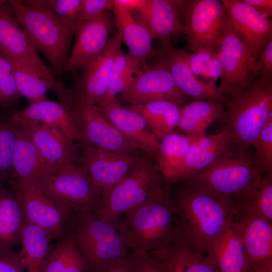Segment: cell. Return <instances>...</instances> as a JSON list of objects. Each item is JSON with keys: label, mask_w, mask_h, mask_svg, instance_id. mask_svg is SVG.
I'll list each match as a JSON object with an SVG mask.
<instances>
[{"label": "cell", "mask_w": 272, "mask_h": 272, "mask_svg": "<svg viewBox=\"0 0 272 272\" xmlns=\"http://www.w3.org/2000/svg\"><path fill=\"white\" fill-rule=\"evenodd\" d=\"M9 60L20 97L26 99L29 104L47 99L48 91L52 90V85L34 68L18 61Z\"/></svg>", "instance_id": "e575fe53"}, {"label": "cell", "mask_w": 272, "mask_h": 272, "mask_svg": "<svg viewBox=\"0 0 272 272\" xmlns=\"http://www.w3.org/2000/svg\"><path fill=\"white\" fill-rule=\"evenodd\" d=\"M216 53L217 52L206 50H200L193 53L188 52V60L189 66L196 76L202 75L203 70Z\"/></svg>", "instance_id": "f6af8a7d"}, {"label": "cell", "mask_w": 272, "mask_h": 272, "mask_svg": "<svg viewBox=\"0 0 272 272\" xmlns=\"http://www.w3.org/2000/svg\"><path fill=\"white\" fill-rule=\"evenodd\" d=\"M156 262L164 272H218L212 259L185 244L172 245L158 251Z\"/></svg>", "instance_id": "f546056e"}, {"label": "cell", "mask_w": 272, "mask_h": 272, "mask_svg": "<svg viewBox=\"0 0 272 272\" xmlns=\"http://www.w3.org/2000/svg\"><path fill=\"white\" fill-rule=\"evenodd\" d=\"M253 73L256 77L272 79V39L266 44L255 62Z\"/></svg>", "instance_id": "ee69618b"}, {"label": "cell", "mask_w": 272, "mask_h": 272, "mask_svg": "<svg viewBox=\"0 0 272 272\" xmlns=\"http://www.w3.org/2000/svg\"><path fill=\"white\" fill-rule=\"evenodd\" d=\"M117 230L133 254H147L172 245L185 244L171 190L124 214Z\"/></svg>", "instance_id": "7a4b0ae2"}, {"label": "cell", "mask_w": 272, "mask_h": 272, "mask_svg": "<svg viewBox=\"0 0 272 272\" xmlns=\"http://www.w3.org/2000/svg\"><path fill=\"white\" fill-rule=\"evenodd\" d=\"M144 118L149 129L159 140L177 128L180 107L166 101H156L129 105Z\"/></svg>", "instance_id": "d6a6232c"}, {"label": "cell", "mask_w": 272, "mask_h": 272, "mask_svg": "<svg viewBox=\"0 0 272 272\" xmlns=\"http://www.w3.org/2000/svg\"><path fill=\"white\" fill-rule=\"evenodd\" d=\"M80 253L73 242L65 237L50 250L42 266L41 272H84Z\"/></svg>", "instance_id": "74e56055"}, {"label": "cell", "mask_w": 272, "mask_h": 272, "mask_svg": "<svg viewBox=\"0 0 272 272\" xmlns=\"http://www.w3.org/2000/svg\"><path fill=\"white\" fill-rule=\"evenodd\" d=\"M111 12L107 11L79 24L63 74L77 70H85L102 52L115 26Z\"/></svg>", "instance_id": "9a60e30c"}, {"label": "cell", "mask_w": 272, "mask_h": 272, "mask_svg": "<svg viewBox=\"0 0 272 272\" xmlns=\"http://www.w3.org/2000/svg\"><path fill=\"white\" fill-rule=\"evenodd\" d=\"M227 20L257 60L272 39L271 19L260 14L243 0H222Z\"/></svg>", "instance_id": "d6986e66"}, {"label": "cell", "mask_w": 272, "mask_h": 272, "mask_svg": "<svg viewBox=\"0 0 272 272\" xmlns=\"http://www.w3.org/2000/svg\"><path fill=\"white\" fill-rule=\"evenodd\" d=\"M101 272H136V262L132 253L116 259L107 264Z\"/></svg>", "instance_id": "bcb514c9"}, {"label": "cell", "mask_w": 272, "mask_h": 272, "mask_svg": "<svg viewBox=\"0 0 272 272\" xmlns=\"http://www.w3.org/2000/svg\"><path fill=\"white\" fill-rule=\"evenodd\" d=\"M217 53L222 65L218 87L226 98L238 94L258 78L253 73L256 60L228 20Z\"/></svg>", "instance_id": "8fae6325"}, {"label": "cell", "mask_w": 272, "mask_h": 272, "mask_svg": "<svg viewBox=\"0 0 272 272\" xmlns=\"http://www.w3.org/2000/svg\"><path fill=\"white\" fill-rule=\"evenodd\" d=\"M25 218L21 207L11 191L0 190V253L12 252L19 241Z\"/></svg>", "instance_id": "836d02e7"}, {"label": "cell", "mask_w": 272, "mask_h": 272, "mask_svg": "<svg viewBox=\"0 0 272 272\" xmlns=\"http://www.w3.org/2000/svg\"><path fill=\"white\" fill-rule=\"evenodd\" d=\"M103 115L124 136L147 154L155 156L159 140L152 133L143 117L124 106L117 98L97 106Z\"/></svg>", "instance_id": "7402d4cb"}, {"label": "cell", "mask_w": 272, "mask_h": 272, "mask_svg": "<svg viewBox=\"0 0 272 272\" xmlns=\"http://www.w3.org/2000/svg\"><path fill=\"white\" fill-rule=\"evenodd\" d=\"M182 12L187 49L217 52L227 23L222 1H184Z\"/></svg>", "instance_id": "30bf717a"}, {"label": "cell", "mask_w": 272, "mask_h": 272, "mask_svg": "<svg viewBox=\"0 0 272 272\" xmlns=\"http://www.w3.org/2000/svg\"><path fill=\"white\" fill-rule=\"evenodd\" d=\"M53 174L80 161V145L59 129L39 122L20 124Z\"/></svg>", "instance_id": "ac0fdd59"}, {"label": "cell", "mask_w": 272, "mask_h": 272, "mask_svg": "<svg viewBox=\"0 0 272 272\" xmlns=\"http://www.w3.org/2000/svg\"><path fill=\"white\" fill-rule=\"evenodd\" d=\"M232 214L233 211L224 230L212 244L207 254L213 261L218 272L243 271L244 248Z\"/></svg>", "instance_id": "83f0119b"}, {"label": "cell", "mask_w": 272, "mask_h": 272, "mask_svg": "<svg viewBox=\"0 0 272 272\" xmlns=\"http://www.w3.org/2000/svg\"><path fill=\"white\" fill-rule=\"evenodd\" d=\"M66 225V237L79 250L84 272H101L111 261L130 253L118 230L92 212H74Z\"/></svg>", "instance_id": "5b68a950"}, {"label": "cell", "mask_w": 272, "mask_h": 272, "mask_svg": "<svg viewBox=\"0 0 272 272\" xmlns=\"http://www.w3.org/2000/svg\"><path fill=\"white\" fill-rule=\"evenodd\" d=\"M20 97L11 64L0 52V107L17 103Z\"/></svg>", "instance_id": "ab89813d"}, {"label": "cell", "mask_w": 272, "mask_h": 272, "mask_svg": "<svg viewBox=\"0 0 272 272\" xmlns=\"http://www.w3.org/2000/svg\"><path fill=\"white\" fill-rule=\"evenodd\" d=\"M38 51L14 17L7 1L0 3V52L7 59L27 64L37 70L52 86L54 79L38 54Z\"/></svg>", "instance_id": "2e32d148"}, {"label": "cell", "mask_w": 272, "mask_h": 272, "mask_svg": "<svg viewBox=\"0 0 272 272\" xmlns=\"http://www.w3.org/2000/svg\"><path fill=\"white\" fill-rule=\"evenodd\" d=\"M232 197L233 200L254 209L272 221V173L264 174Z\"/></svg>", "instance_id": "8d00e7d4"}, {"label": "cell", "mask_w": 272, "mask_h": 272, "mask_svg": "<svg viewBox=\"0 0 272 272\" xmlns=\"http://www.w3.org/2000/svg\"><path fill=\"white\" fill-rule=\"evenodd\" d=\"M81 147L80 162L101 191L102 197L127 175L141 158L137 154L111 152L88 146Z\"/></svg>", "instance_id": "e0dca14e"}, {"label": "cell", "mask_w": 272, "mask_h": 272, "mask_svg": "<svg viewBox=\"0 0 272 272\" xmlns=\"http://www.w3.org/2000/svg\"><path fill=\"white\" fill-rule=\"evenodd\" d=\"M235 143L232 132L226 126L218 133L196 139L190 146L172 187L210 165Z\"/></svg>", "instance_id": "cb8c5ba5"}, {"label": "cell", "mask_w": 272, "mask_h": 272, "mask_svg": "<svg viewBox=\"0 0 272 272\" xmlns=\"http://www.w3.org/2000/svg\"><path fill=\"white\" fill-rule=\"evenodd\" d=\"M118 35L110 37L98 57L85 70L75 87L70 88L78 99L98 106L105 97L112 66L121 50Z\"/></svg>", "instance_id": "ffe728a7"}, {"label": "cell", "mask_w": 272, "mask_h": 272, "mask_svg": "<svg viewBox=\"0 0 272 272\" xmlns=\"http://www.w3.org/2000/svg\"><path fill=\"white\" fill-rule=\"evenodd\" d=\"M264 174L249 149L235 143L210 165L180 182L232 197Z\"/></svg>", "instance_id": "52a82bcc"}, {"label": "cell", "mask_w": 272, "mask_h": 272, "mask_svg": "<svg viewBox=\"0 0 272 272\" xmlns=\"http://www.w3.org/2000/svg\"><path fill=\"white\" fill-rule=\"evenodd\" d=\"M39 189L70 214L93 212L102 198L101 191L80 161L53 173Z\"/></svg>", "instance_id": "ba28073f"}, {"label": "cell", "mask_w": 272, "mask_h": 272, "mask_svg": "<svg viewBox=\"0 0 272 272\" xmlns=\"http://www.w3.org/2000/svg\"><path fill=\"white\" fill-rule=\"evenodd\" d=\"M133 255L135 259L136 272H164L147 254Z\"/></svg>", "instance_id": "c3c4849f"}, {"label": "cell", "mask_w": 272, "mask_h": 272, "mask_svg": "<svg viewBox=\"0 0 272 272\" xmlns=\"http://www.w3.org/2000/svg\"><path fill=\"white\" fill-rule=\"evenodd\" d=\"M171 200L183 235L190 249L207 255L226 227L234 202L231 196L181 182Z\"/></svg>", "instance_id": "6da1fadb"}, {"label": "cell", "mask_w": 272, "mask_h": 272, "mask_svg": "<svg viewBox=\"0 0 272 272\" xmlns=\"http://www.w3.org/2000/svg\"><path fill=\"white\" fill-rule=\"evenodd\" d=\"M234 202L233 220L245 251L243 272H248L260 262L272 258V221L254 209Z\"/></svg>", "instance_id": "4fadbf2b"}, {"label": "cell", "mask_w": 272, "mask_h": 272, "mask_svg": "<svg viewBox=\"0 0 272 272\" xmlns=\"http://www.w3.org/2000/svg\"><path fill=\"white\" fill-rule=\"evenodd\" d=\"M14 112L0 113V178L11 175L12 158L19 124L13 119Z\"/></svg>", "instance_id": "f35d334b"}, {"label": "cell", "mask_w": 272, "mask_h": 272, "mask_svg": "<svg viewBox=\"0 0 272 272\" xmlns=\"http://www.w3.org/2000/svg\"><path fill=\"white\" fill-rule=\"evenodd\" d=\"M221 120L232 132L236 145L249 149L272 118V79L259 77L236 95L226 98Z\"/></svg>", "instance_id": "8992f818"}, {"label": "cell", "mask_w": 272, "mask_h": 272, "mask_svg": "<svg viewBox=\"0 0 272 272\" xmlns=\"http://www.w3.org/2000/svg\"><path fill=\"white\" fill-rule=\"evenodd\" d=\"M148 156L141 157L130 172L102 196L92 212L97 217L117 229L124 214L170 191Z\"/></svg>", "instance_id": "277c9868"}, {"label": "cell", "mask_w": 272, "mask_h": 272, "mask_svg": "<svg viewBox=\"0 0 272 272\" xmlns=\"http://www.w3.org/2000/svg\"><path fill=\"white\" fill-rule=\"evenodd\" d=\"M243 1L251 6L261 15L267 18H271V0H243Z\"/></svg>", "instance_id": "f907efd6"}, {"label": "cell", "mask_w": 272, "mask_h": 272, "mask_svg": "<svg viewBox=\"0 0 272 272\" xmlns=\"http://www.w3.org/2000/svg\"><path fill=\"white\" fill-rule=\"evenodd\" d=\"M67 108L76 118L80 145L119 153L137 154L143 151L112 124L97 106L78 99L72 92Z\"/></svg>", "instance_id": "9c48e42d"}, {"label": "cell", "mask_w": 272, "mask_h": 272, "mask_svg": "<svg viewBox=\"0 0 272 272\" xmlns=\"http://www.w3.org/2000/svg\"><path fill=\"white\" fill-rule=\"evenodd\" d=\"M48 233L40 227L24 220L19 242L22 263L27 272H41L44 260L50 251Z\"/></svg>", "instance_id": "1f68e13d"}, {"label": "cell", "mask_w": 272, "mask_h": 272, "mask_svg": "<svg viewBox=\"0 0 272 272\" xmlns=\"http://www.w3.org/2000/svg\"><path fill=\"white\" fill-rule=\"evenodd\" d=\"M248 272H250V271H248Z\"/></svg>", "instance_id": "11a10c76"}, {"label": "cell", "mask_w": 272, "mask_h": 272, "mask_svg": "<svg viewBox=\"0 0 272 272\" xmlns=\"http://www.w3.org/2000/svg\"><path fill=\"white\" fill-rule=\"evenodd\" d=\"M15 123L39 122L56 128L75 141H79L77 122L72 111L65 106L48 99L41 100L13 113Z\"/></svg>", "instance_id": "484cf974"}, {"label": "cell", "mask_w": 272, "mask_h": 272, "mask_svg": "<svg viewBox=\"0 0 272 272\" xmlns=\"http://www.w3.org/2000/svg\"><path fill=\"white\" fill-rule=\"evenodd\" d=\"M11 192L19 202L25 220L46 231L51 238L65 234L72 216L39 188L11 181Z\"/></svg>", "instance_id": "5bb4252c"}, {"label": "cell", "mask_w": 272, "mask_h": 272, "mask_svg": "<svg viewBox=\"0 0 272 272\" xmlns=\"http://www.w3.org/2000/svg\"><path fill=\"white\" fill-rule=\"evenodd\" d=\"M224 109V104L219 101L193 100L180 108L177 128L188 137H201L206 134L212 123L221 119Z\"/></svg>", "instance_id": "f1b7e54d"}, {"label": "cell", "mask_w": 272, "mask_h": 272, "mask_svg": "<svg viewBox=\"0 0 272 272\" xmlns=\"http://www.w3.org/2000/svg\"><path fill=\"white\" fill-rule=\"evenodd\" d=\"M183 4L184 1L146 0L144 7L133 13L146 25L152 39L163 44L173 36L185 34L180 17Z\"/></svg>", "instance_id": "603a6c76"}, {"label": "cell", "mask_w": 272, "mask_h": 272, "mask_svg": "<svg viewBox=\"0 0 272 272\" xmlns=\"http://www.w3.org/2000/svg\"><path fill=\"white\" fill-rule=\"evenodd\" d=\"M8 3L32 44L60 77L68 60L71 42L80 23H69L49 8L25 1L11 0Z\"/></svg>", "instance_id": "3957f363"}, {"label": "cell", "mask_w": 272, "mask_h": 272, "mask_svg": "<svg viewBox=\"0 0 272 272\" xmlns=\"http://www.w3.org/2000/svg\"><path fill=\"white\" fill-rule=\"evenodd\" d=\"M114 5L125 10L131 12L142 9L146 0H114Z\"/></svg>", "instance_id": "816d5d0a"}, {"label": "cell", "mask_w": 272, "mask_h": 272, "mask_svg": "<svg viewBox=\"0 0 272 272\" xmlns=\"http://www.w3.org/2000/svg\"><path fill=\"white\" fill-rule=\"evenodd\" d=\"M141 67L138 59L121 50L114 61L107 92L101 104L116 98L126 90L141 72Z\"/></svg>", "instance_id": "d590c367"}, {"label": "cell", "mask_w": 272, "mask_h": 272, "mask_svg": "<svg viewBox=\"0 0 272 272\" xmlns=\"http://www.w3.org/2000/svg\"><path fill=\"white\" fill-rule=\"evenodd\" d=\"M134 81L116 98L121 103L129 105L145 104L156 101H166L180 107L188 98L179 89L169 69L166 57L155 65L147 64Z\"/></svg>", "instance_id": "7c38bea8"}, {"label": "cell", "mask_w": 272, "mask_h": 272, "mask_svg": "<svg viewBox=\"0 0 272 272\" xmlns=\"http://www.w3.org/2000/svg\"><path fill=\"white\" fill-rule=\"evenodd\" d=\"M114 0H82L81 22L93 19L107 11L112 10Z\"/></svg>", "instance_id": "7bdbcfd3"}, {"label": "cell", "mask_w": 272, "mask_h": 272, "mask_svg": "<svg viewBox=\"0 0 272 272\" xmlns=\"http://www.w3.org/2000/svg\"><path fill=\"white\" fill-rule=\"evenodd\" d=\"M24 269L20 254L0 253V272H24Z\"/></svg>", "instance_id": "7dc6e473"}, {"label": "cell", "mask_w": 272, "mask_h": 272, "mask_svg": "<svg viewBox=\"0 0 272 272\" xmlns=\"http://www.w3.org/2000/svg\"><path fill=\"white\" fill-rule=\"evenodd\" d=\"M30 4L49 8L62 20L73 24L81 22L82 0H31Z\"/></svg>", "instance_id": "60d3db41"}, {"label": "cell", "mask_w": 272, "mask_h": 272, "mask_svg": "<svg viewBox=\"0 0 272 272\" xmlns=\"http://www.w3.org/2000/svg\"><path fill=\"white\" fill-rule=\"evenodd\" d=\"M163 45L170 72L177 87L188 98L224 104L226 97L214 81H203L193 73L188 63V52L175 48L171 41Z\"/></svg>", "instance_id": "44dd1931"}, {"label": "cell", "mask_w": 272, "mask_h": 272, "mask_svg": "<svg viewBox=\"0 0 272 272\" xmlns=\"http://www.w3.org/2000/svg\"><path fill=\"white\" fill-rule=\"evenodd\" d=\"M251 146L255 148L254 156L264 173H272V118L268 121Z\"/></svg>", "instance_id": "b9f144b4"}, {"label": "cell", "mask_w": 272, "mask_h": 272, "mask_svg": "<svg viewBox=\"0 0 272 272\" xmlns=\"http://www.w3.org/2000/svg\"><path fill=\"white\" fill-rule=\"evenodd\" d=\"M250 272H272V258L265 260L254 266Z\"/></svg>", "instance_id": "f5cc1de1"}, {"label": "cell", "mask_w": 272, "mask_h": 272, "mask_svg": "<svg viewBox=\"0 0 272 272\" xmlns=\"http://www.w3.org/2000/svg\"><path fill=\"white\" fill-rule=\"evenodd\" d=\"M196 139L173 132L159 140L155 156L156 165L170 189L190 146Z\"/></svg>", "instance_id": "4dcf8cb0"}, {"label": "cell", "mask_w": 272, "mask_h": 272, "mask_svg": "<svg viewBox=\"0 0 272 272\" xmlns=\"http://www.w3.org/2000/svg\"><path fill=\"white\" fill-rule=\"evenodd\" d=\"M222 74V65L218 53H216L211 60L203 70L202 75L204 77L212 79L215 81L221 77Z\"/></svg>", "instance_id": "681fc988"}, {"label": "cell", "mask_w": 272, "mask_h": 272, "mask_svg": "<svg viewBox=\"0 0 272 272\" xmlns=\"http://www.w3.org/2000/svg\"><path fill=\"white\" fill-rule=\"evenodd\" d=\"M1 188H2L0 187V190H1Z\"/></svg>", "instance_id": "db71d44e"}, {"label": "cell", "mask_w": 272, "mask_h": 272, "mask_svg": "<svg viewBox=\"0 0 272 272\" xmlns=\"http://www.w3.org/2000/svg\"><path fill=\"white\" fill-rule=\"evenodd\" d=\"M115 25L122 43L129 50V53L138 59L141 66L146 61L159 53L152 46V38L144 23L133 12L114 5L112 10Z\"/></svg>", "instance_id": "4316f807"}, {"label": "cell", "mask_w": 272, "mask_h": 272, "mask_svg": "<svg viewBox=\"0 0 272 272\" xmlns=\"http://www.w3.org/2000/svg\"><path fill=\"white\" fill-rule=\"evenodd\" d=\"M19 124L12 158L11 181L39 188L52 174L22 126Z\"/></svg>", "instance_id": "d4e9b609"}]
</instances>
